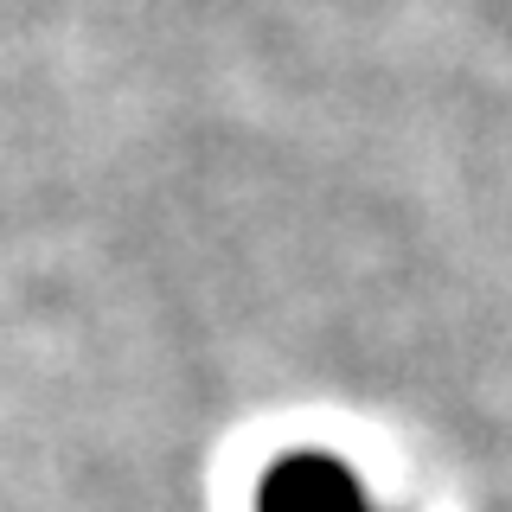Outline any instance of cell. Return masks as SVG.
<instances>
[{"label":"cell","instance_id":"cell-1","mask_svg":"<svg viewBox=\"0 0 512 512\" xmlns=\"http://www.w3.org/2000/svg\"><path fill=\"white\" fill-rule=\"evenodd\" d=\"M256 512H384L333 448H288L256 480Z\"/></svg>","mask_w":512,"mask_h":512}]
</instances>
